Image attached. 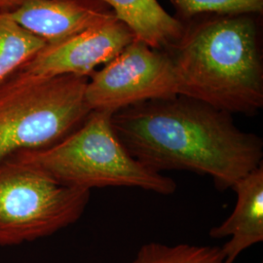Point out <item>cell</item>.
Listing matches in <instances>:
<instances>
[{
    "label": "cell",
    "mask_w": 263,
    "mask_h": 263,
    "mask_svg": "<svg viewBox=\"0 0 263 263\" xmlns=\"http://www.w3.org/2000/svg\"><path fill=\"white\" fill-rule=\"evenodd\" d=\"M131 263H229L217 247L151 242L142 245Z\"/></svg>",
    "instance_id": "12"
},
{
    "label": "cell",
    "mask_w": 263,
    "mask_h": 263,
    "mask_svg": "<svg viewBox=\"0 0 263 263\" xmlns=\"http://www.w3.org/2000/svg\"><path fill=\"white\" fill-rule=\"evenodd\" d=\"M119 141L157 173L188 171L226 190L262 164V139L242 131L232 115L178 95L123 108L111 115Z\"/></svg>",
    "instance_id": "1"
},
{
    "label": "cell",
    "mask_w": 263,
    "mask_h": 263,
    "mask_svg": "<svg viewBox=\"0 0 263 263\" xmlns=\"http://www.w3.org/2000/svg\"><path fill=\"white\" fill-rule=\"evenodd\" d=\"M136 38L119 20L88 28L71 37L46 44L22 68L34 76H82L89 78L101 65H105Z\"/></svg>",
    "instance_id": "7"
},
{
    "label": "cell",
    "mask_w": 263,
    "mask_h": 263,
    "mask_svg": "<svg viewBox=\"0 0 263 263\" xmlns=\"http://www.w3.org/2000/svg\"><path fill=\"white\" fill-rule=\"evenodd\" d=\"M25 0H0V12H10L16 9Z\"/></svg>",
    "instance_id": "14"
},
{
    "label": "cell",
    "mask_w": 263,
    "mask_h": 263,
    "mask_svg": "<svg viewBox=\"0 0 263 263\" xmlns=\"http://www.w3.org/2000/svg\"><path fill=\"white\" fill-rule=\"evenodd\" d=\"M88 78L44 77L19 70L0 86V161L48 147L66 138L91 113Z\"/></svg>",
    "instance_id": "4"
},
{
    "label": "cell",
    "mask_w": 263,
    "mask_h": 263,
    "mask_svg": "<svg viewBox=\"0 0 263 263\" xmlns=\"http://www.w3.org/2000/svg\"><path fill=\"white\" fill-rule=\"evenodd\" d=\"M111 115L107 111H91L84 122L63 140L12 157L69 187L89 191L137 187L162 195L173 194L177 190L176 181L132 156L113 129Z\"/></svg>",
    "instance_id": "3"
},
{
    "label": "cell",
    "mask_w": 263,
    "mask_h": 263,
    "mask_svg": "<svg viewBox=\"0 0 263 263\" xmlns=\"http://www.w3.org/2000/svg\"><path fill=\"white\" fill-rule=\"evenodd\" d=\"M89 199V190L64 185L23 161H0V246L32 242L76 223Z\"/></svg>",
    "instance_id": "5"
},
{
    "label": "cell",
    "mask_w": 263,
    "mask_h": 263,
    "mask_svg": "<svg viewBox=\"0 0 263 263\" xmlns=\"http://www.w3.org/2000/svg\"><path fill=\"white\" fill-rule=\"evenodd\" d=\"M237 195L232 214L219 226L213 227L210 236L214 239L228 238L221 249L229 263L247 249L263 241V166L246 175L231 187Z\"/></svg>",
    "instance_id": "9"
},
{
    "label": "cell",
    "mask_w": 263,
    "mask_h": 263,
    "mask_svg": "<svg viewBox=\"0 0 263 263\" xmlns=\"http://www.w3.org/2000/svg\"><path fill=\"white\" fill-rule=\"evenodd\" d=\"M46 45L22 28L6 12H0V86L16 74Z\"/></svg>",
    "instance_id": "11"
},
{
    "label": "cell",
    "mask_w": 263,
    "mask_h": 263,
    "mask_svg": "<svg viewBox=\"0 0 263 263\" xmlns=\"http://www.w3.org/2000/svg\"><path fill=\"white\" fill-rule=\"evenodd\" d=\"M178 96L168 52L135 38L100 70L88 78L85 99L92 111L114 113L135 104Z\"/></svg>",
    "instance_id": "6"
},
{
    "label": "cell",
    "mask_w": 263,
    "mask_h": 263,
    "mask_svg": "<svg viewBox=\"0 0 263 263\" xmlns=\"http://www.w3.org/2000/svg\"><path fill=\"white\" fill-rule=\"evenodd\" d=\"M111 8L136 38L151 47L167 51L181 37L184 23L171 16L157 0H101Z\"/></svg>",
    "instance_id": "10"
},
{
    "label": "cell",
    "mask_w": 263,
    "mask_h": 263,
    "mask_svg": "<svg viewBox=\"0 0 263 263\" xmlns=\"http://www.w3.org/2000/svg\"><path fill=\"white\" fill-rule=\"evenodd\" d=\"M6 13L46 44L61 42L117 19L111 8L101 0H25Z\"/></svg>",
    "instance_id": "8"
},
{
    "label": "cell",
    "mask_w": 263,
    "mask_h": 263,
    "mask_svg": "<svg viewBox=\"0 0 263 263\" xmlns=\"http://www.w3.org/2000/svg\"><path fill=\"white\" fill-rule=\"evenodd\" d=\"M167 50L178 95L248 116L263 106L262 56L254 15H205L188 21Z\"/></svg>",
    "instance_id": "2"
},
{
    "label": "cell",
    "mask_w": 263,
    "mask_h": 263,
    "mask_svg": "<svg viewBox=\"0 0 263 263\" xmlns=\"http://www.w3.org/2000/svg\"><path fill=\"white\" fill-rule=\"evenodd\" d=\"M180 21L204 15H260L263 0H171Z\"/></svg>",
    "instance_id": "13"
}]
</instances>
